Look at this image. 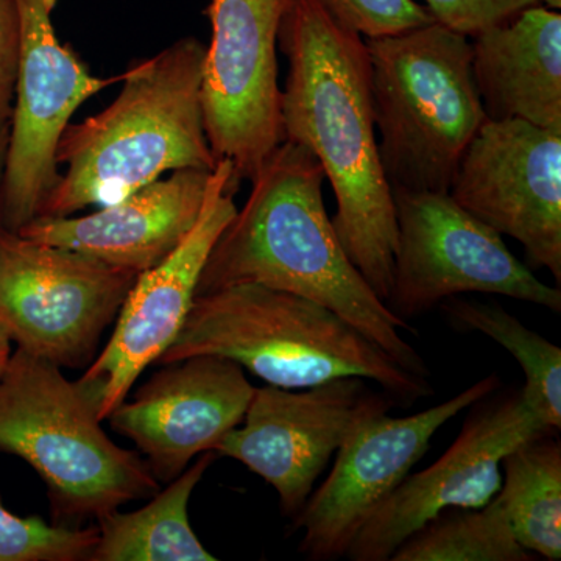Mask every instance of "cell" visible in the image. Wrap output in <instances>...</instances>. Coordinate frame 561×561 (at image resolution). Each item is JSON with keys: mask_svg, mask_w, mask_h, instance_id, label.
Listing matches in <instances>:
<instances>
[{"mask_svg": "<svg viewBox=\"0 0 561 561\" xmlns=\"http://www.w3.org/2000/svg\"><path fill=\"white\" fill-rule=\"evenodd\" d=\"M472 76L486 119L561 128V14L542 3L472 36Z\"/></svg>", "mask_w": 561, "mask_h": 561, "instance_id": "obj_18", "label": "cell"}, {"mask_svg": "<svg viewBox=\"0 0 561 561\" xmlns=\"http://www.w3.org/2000/svg\"><path fill=\"white\" fill-rule=\"evenodd\" d=\"M398 249L386 305L400 319L463 294H494L561 312V290L534 275L448 192L394 190Z\"/></svg>", "mask_w": 561, "mask_h": 561, "instance_id": "obj_7", "label": "cell"}, {"mask_svg": "<svg viewBox=\"0 0 561 561\" xmlns=\"http://www.w3.org/2000/svg\"><path fill=\"white\" fill-rule=\"evenodd\" d=\"M448 194L476 219L524 247L530 268L561 283V128L483 122Z\"/></svg>", "mask_w": 561, "mask_h": 561, "instance_id": "obj_13", "label": "cell"}, {"mask_svg": "<svg viewBox=\"0 0 561 561\" xmlns=\"http://www.w3.org/2000/svg\"><path fill=\"white\" fill-rule=\"evenodd\" d=\"M289 0H210L202 105L216 160L251 181L284 142L278 35Z\"/></svg>", "mask_w": 561, "mask_h": 561, "instance_id": "obj_10", "label": "cell"}, {"mask_svg": "<svg viewBox=\"0 0 561 561\" xmlns=\"http://www.w3.org/2000/svg\"><path fill=\"white\" fill-rule=\"evenodd\" d=\"M210 175L181 169L90 216H38L18 234L140 275L168 260L201 219Z\"/></svg>", "mask_w": 561, "mask_h": 561, "instance_id": "obj_17", "label": "cell"}, {"mask_svg": "<svg viewBox=\"0 0 561 561\" xmlns=\"http://www.w3.org/2000/svg\"><path fill=\"white\" fill-rule=\"evenodd\" d=\"M278 47L289 61L280 91L284 140L320 162L337 202L331 219L335 234L354 267L387 301L398 224L379 158L367 44L320 0H289Z\"/></svg>", "mask_w": 561, "mask_h": 561, "instance_id": "obj_1", "label": "cell"}, {"mask_svg": "<svg viewBox=\"0 0 561 561\" xmlns=\"http://www.w3.org/2000/svg\"><path fill=\"white\" fill-rule=\"evenodd\" d=\"M365 44L379 158L391 191L448 192L461 154L486 121L470 38L434 21Z\"/></svg>", "mask_w": 561, "mask_h": 561, "instance_id": "obj_5", "label": "cell"}, {"mask_svg": "<svg viewBox=\"0 0 561 561\" xmlns=\"http://www.w3.org/2000/svg\"><path fill=\"white\" fill-rule=\"evenodd\" d=\"M540 3H542V5L549 7V9H561V0H540Z\"/></svg>", "mask_w": 561, "mask_h": 561, "instance_id": "obj_29", "label": "cell"}, {"mask_svg": "<svg viewBox=\"0 0 561 561\" xmlns=\"http://www.w3.org/2000/svg\"><path fill=\"white\" fill-rule=\"evenodd\" d=\"M435 21L472 38L540 0H424Z\"/></svg>", "mask_w": 561, "mask_h": 561, "instance_id": "obj_25", "label": "cell"}, {"mask_svg": "<svg viewBox=\"0 0 561 561\" xmlns=\"http://www.w3.org/2000/svg\"><path fill=\"white\" fill-rule=\"evenodd\" d=\"M18 22L16 0H0V114L11 116L16 83Z\"/></svg>", "mask_w": 561, "mask_h": 561, "instance_id": "obj_26", "label": "cell"}, {"mask_svg": "<svg viewBox=\"0 0 561 561\" xmlns=\"http://www.w3.org/2000/svg\"><path fill=\"white\" fill-rule=\"evenodd\" d=\"M162 367L108 420L138 446L158 482L169 483L242 423L256 387L241 365L213 354Z\"/></svg>", "mask_w": 561, "mask_h": 561, "instance_id": "obj_16", "label": "cell"}, {"mask_svg": "<svg viewBox=\"0 0 561 561\" xmlns=\"http://www.w3.org/2000/svg\"><path fill=\"white\" fill-rule=\"evenodd\" d=\"M138 273L0 230V323L18 348L58 365L87 364Z\"/></svg>", "mask_w": 561, "mask_h": 561, "instance_id": "obj_8", "label": "cell"}, {"mask_svg": "<svg viewBox=\"0 0 561 561\" xmlns=\"http://www.w3.org/2000/svg\"><path fill=\"white\" fill-rule=\"evenodd\" d=\"M442 312L463 330L500 343L522 365L527 405L552 430H561V350L497 305L448 298Z\"/></svg>", "mask_w": 561, "mask_h": 561, "instance_id": "obj_21", "label": "cell"}, {"mask_svg": "<svg viewBox=\"0 0 561 561\" xmlns=\"http://www.w3.org/2000/svg\"><path fill=\"white\" fill-rule=\"evenodd\" d=\"M393 405L389 394L354 376L308 389L261 387L245 419L214 453L261 476L278 493L284 515L294 518L343 443Z\"/></svg>", "mask_w": 561, "mask_h": 561, "instance_id": "obj_11", "label": "cell"}, {"mask_svg": "<svg viewBox=\"0 0 561 561\" xmlns=\"http://www.w3.org/2000/svg\"><path fill=\"white\" fill-rule=\"evenodd\" d=\"M556 434L530 438L505 457L494 496L516 541L549 561L561 559V443Z\"/></svg>", "mask_w": 561, "mask_h": 561, "instance_id": "obj_20", "label": "cell"}, {"mask_svg": "<svg viewBox=\"0 0 561 561\" xmlns=\"http://www.w3.org/2000/svg\"><path fill=\"white\" fill-rule=\"evenodd\" d=\"M10 116L0 114V203H2L3 171H5L7 147H9Z\"/></svg>", "mask_w": 561, "mask_h": 561, "instance_id": "obj_27", "label": "cell"}, {"mask_svg": "<svg viewBox=\"0 0 561 561\" xmlns=\"http://www.w3.org/2000/svg\"><path fill=\"white\" fill-rule=\"evenodd\" d=\"M197 354L234 360L283 389L362 378L402 405L434 394L431 379L390 354L327 306L261 284H232L195 295L183 328L157 364Z\"/></svg>", "mask_w": 561, "mask_h": 561, "instance_id": "obj_4", "label": "cell"}, {"mask_svg": "<svg viewBox=\"0 0 561 561\" xmlns=\"http://www.w3.org/2000/svg\"><path fill=\"white\" fill-rule=\"evenodd\" d=\"M216 459V453H203L146 507L128 513L117 508L98 519V542L90 560L216 561L190 523L192 493Z\"/></svg>", "mask_w": 561, "mask_h": 561, "instance_id": "obj_19", "label": "cell"}, {"mask_svg": "<svg viewBox=\"0 0 561 561\" xmlns=\"http://www.w3.org/2000/svg\"><path fill=\"white\" fill-rule=\"evenodd\" d=\"M98 527L49 524L38 516H18L0 502V561L90 560Z\"/></svg>", "mask_w": 561, "mask_h": 561, "instance_id": "obj_23", "label": "cell"}, {"mask_svg": "<svg viewBox=\"0 0 561 561\" xmlns=\"http://www.w3.org/2000/svg\"><path fill=\"white\" fill-rule=\"evenodd\" d=\"M239 186L231 161H217L201 219L168 260L136 278L108 343L77 381L99 420H108L142 371L157 364L175 341L210 250L238 213L234 195Z\"/></svg>", "mask_w": 561, "mask_h": 561, "instance_id": "obj_12", "label": "cell"}, {"mask_svg": "<svg viewBox=\"0 0 561 561\" xmlns=\"http://www.w3.org/2000/svg\"><path fill=\"white\" fill-rule=\"evenodd\" d=\"M101 423L58 365L20 348L11 354L0 375V451L38 472L57 524L98 522L160 491L146 459L117 446Z\"/></svg>", "mask_w": 561, "mask_h": 561, "instance_id": "obj_6", "label": "cell"}, {"mask_svg": "<svg viewBox=\"0 0 561 561\" xmlns=\"http://www.w3.org/2000/svg\"><path fill=\"white\" fill-rule=\"evenodd\" d=\"M324 172L311 151L284 140L251 180L245 205L227 225L198 280L197 295L261 284L320 302L367 335L405 370L431 379L426 362L346 256L323 201Z\"/></svg>", "mask_w": 561, "mask_h": 561, "instance_id": "obj_2", "label": "cell"}, {"mask_svg": "<svg viewBox=\"0 0 561 561\" xmlns=\"http://www.w3.org/2000/svg\"><path fill=\"white\" fill-rule=\"evenodd\" d=\"M11 357V339L5 327L0 323V375L5 370Z\"/></svg>", "mask_w": 561, "mask_h": 561, "instance_id": "obj_28", "label": "cell"}, {"mask_svg": "<svg viewBox=\"0 0 561 561\" xmlns=\"http://www.w3.org/2000/svg\"><path fill=\"white\" fill-rule=\"evenodd\" d=\"M57 0H16V83L3 171L0 220L18 232L38 217L41 206L60 179L57 147L76 111L122 73L92 76L54 25Z\"/></svg>", "mask_w": 561, "mask_h": 561, "instance_id": "obj_9", "label": "cell"}, {"mask_svg": "<svg viewBox=\"0 0 561 561\" xmlns=\"http://www.w3.org/2000/svg\"><path fill=\"white\" fill-rule=\"evenodd\" d=\"M206 46L186 36L122 73L108 108L69 124L57 147L65 165L38 216L106 206L181 169L214 171L202 105Z\"/></svg>", "mask_w": 561, "mask_h": 561, "instance_id": "obj_3", "label": "cell"}, {"mask_svg": "<svg viewBox=\"0 0 561 561\" xmlns=\"http://www.w3.org/2000/svg\"><path fill=\"white\" fill-rule=\"evenodd\" d=\"M489 397L471 405L459 437L440 459L409 474L373 512L346 553L350 560H390L413 531L438 513L489 504L501 489L505 457L530 438L556 431L531 411L522 389Z\"/></svg>", "mask_w": 561, "mask_h": 561, "instance_id": "obj_15", "label": "cell"}, {"mask_svg": "<svg viewBox=\"0 0 561 561\" xmlns=\"http://www.w3.org/2000/svg\"><path fill=\"white\" fill-rule=\"evenodd\" d=\"M339 24L364 39L382 38L434 22L415 0H320Z\"/></svg>", "mask_w": 561, "mask_h": 561, "instance_id": "obj_24", "label": "cell"}, {"mask_svg": "<svg viewBox=\"0 0 561 561\" xmlns=\"http://www.w3.org/2000/svg\"><path fill=\"white\" fill-rule=\"evenodd\" d=\"M391 561H531L493 497L481 508H448L413 531Z\"/></svg>", "mask_w": 561, "mask_h": 561, "instance_id": "obj_22", "label": "cell"}, {"mask_svg": "<svg viewBox=\"0 0 561 561\" xmlns=\"http://www.w3.org/2000/svg\"><path fill=\"white\" fill-rule=\"evenodd\" d=\"M500 386V378L490 375L415 415L382 413L365 421L335 454L327 481L291 518V530L302 531V556L313 561L346 557L373 512L423 459L434 435L474 402L496 393Z\"/></svg>", "mask_w": 561, "mask_h": 561, "instance_id": "obj_14", "label": "cell"}]
</instances>
